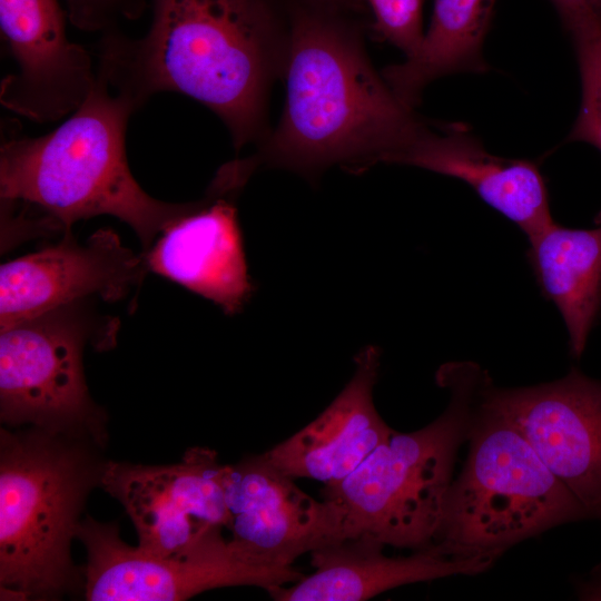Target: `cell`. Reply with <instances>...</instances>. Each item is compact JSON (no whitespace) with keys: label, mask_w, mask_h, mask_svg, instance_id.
I'll use <instances>...</instances> for the list:
<instances>
[{"label":"cell","mask_w":601,"mask_h":601,"mask_svg":"<svg viewBox=\"0 0 601 601\" xmlns=\"http://www.w3.org/2000/svg\"><path fill=\"white\" fill-rule=\"evenodd\" d=\"M337 7H341L343 9L349 10V11H357L359 10V3L357 0H321Z\"/></svg>","instance_id":"obj_25"},{"label":"cell","mask_w":601,"mask_h":601,"mask_svg":"<svg viewBox=\"0 0 601 601\" xmlns=\"http://www.w3.org/2000/svg\"><path fill=\"white\" fill-rule=\"evenodd\" d=\"M484 375L473 363L443 365L436 380L451 395L444 412L417 431H393L348 476L325 486L324 497L344 513L346 539L366 535L414 551L434 543Z\"/></svg>","instance_id":"obj_5"},{"label":"cell","mask_w":601,"mask_h":601,"mask_svg":"<svg viewBox=\"0 0 601 601\" xmlns=\"http://www.w3.org/2000/svg\"><path fill=\"white\" fill-rule=\"evenodd\" d=\"M73 24L86 30L102 28L119 0H68Z\"/></svg>","instance_id":"obj_22"},{"label":"cell","mask_w":601,"mask_h":601,"mask_svg":"<svg viewBox=\"0 0 601 601\" xmlns=\"http://www.w3.org/2000/svg\"><path fill=\"white\" fill-rule=\"evenodd\" d=\"M217 453L195 446L171 465L106 461L100 486L131 519L138 546L156 555L181 551L230 515Z\"/></svg>","instance_id":"obj_12"},{"label":"cell","mask_w":601,"mask_h":601,"mask_svg":"<svg viewBox=\"0 0 601 601\" xmlns=\"http://www.w3.org/2000/svg\"><path fill=\"white\" fill-rule=\"evenodd\" d=\"M555 7L565 29L594 13L592 0H550Z\"/></svg>","instance_id":"obj_23"},{"label":"cell","mask_w":601,"mask_h":601,"mask_svg":"<svg viewBox=\"0 0 601 601\" xmlns=\"http://www.w3.org/2000/svg\"><path fill=\"white\" fill-rule=\"evenodd\" d=\"M469 454L449 489L433 544L461 553L504 552L566 522L590 518L503 416L476 402Z\"/></svg>","instance_id":"obj_6"},{"label":"cell","mask_w":601,"mask_h":601,"mask_svg":"<svg viewBox=\"0 0 601 601\" xmlns=\"http://www.w3.org/2000/svg\"><path fill=\"white\" fill-rule=\"evenodd\" d=\"M223 483L229 542L253 564L293 566L298 556L346 539L341 506L303 492L265 453L225 465Z\"/></svg>","instance_id":"obj_11"},{"label":"cell","mask_w":601,"mask_h":601,"mask_svg":"<svg viewBox=\"0 0 601 601\" xmlns=\"http://www.w3.org/2000/svg\"><path fill=\"white\" fill-rule=\"evenodd\" d=\"M384 546L366 535L325 545L311 553L313 573L267 592L277 601H363L404 584L480 573L501 554L461 553L435 543L388 556Z\"/></svg>","instance_id":"obj_15"},{"label":"cell","mask_w":601,"mask_h":601,"mask_svg":"<svg viewBox=\"0 0 601 601\" xmlns=\"http://www.w3.org/2000/svg\"><path fill=\"white\" fill-rule=\"evenodd\" d=\"M479 402L525 437L590 518H601V381L572 368L551 383L496 388L485 374Z\"/></svg>","instance_id":"obj_9"},{"label":"cell","mask_w":601,"mask_h":601,"mask_svg":"<svg viewBox=\"0 0 601 601\" xmlns=\"http://www.w3.org/2000/svg\"><path fill=\"white\" fill-rule=\"evenodd\" d=\"M0 28L17 66L1 81V105L38 122L73 112L96 72L88 51L68 40L57 0H0Z\"/></svg>","instance_id":"obj_14"},{"label":"cell","mask_w":601,"mask_h":601,"mask_svg":"<svg viewBox=\"0 0 601 601\" xmlns=\"http://www.w3.org/2000/svg\"><path fill=\"white\" fill-rule=\"evenodd\" d=\"M138 108L96 70L83 102L55 130L39 137L2 136L0 198L39 209L65 231L79 220L114 216L137 234L142 253L197 201L173 204L149 196L130 173L125 135Z\"/></svg>","instance_id":"obj_3"},{"label":"cell","mask_w":601,"mask_h":601,"mask_svg":"<svg viewBox=\"0 0 601 601\" xmlns=\"http://www.w3.org/2000/svg\"><path fill=\"white\" fill-rule=\"evenodd\" d=\"M496 0H434L431 22L417 51L381 73L408 107L420 104L432 81L460 72L489 70L483 43Z\"/></svg>","instance_id":"obj_19"},{"label":"cell","mask_w":601,"mask_h":601,"mask_svg":"<svg viewBox=\"0 0 601 601\" xmlns=\"http://www.w3.org/2000/svg\"><path fill=\"white\" fill-rule=\"evenodd\" d=\"M346 11L321 0L292 11L286 101L252 155L257 168L287 169L313 181L333 166L361 174L394 164L424 126L375 69L363 30Z\"/></svg>","instance_id":"obj_2"},{"label":"cell","mask_w":601,"mask_h":601,"mask_svg":"<svg viewBox=\"0 0 601 601\" xmlns=\"http://www.w3.org/2000/svg\"><path fill=\"white\" fill-rule=\"evenodd\" d=\"M148 270L145 255L124 246L111 229L85 243L65 231L59 243L1 265L0 331L72 302L120 300Z\"/></svg>","instance_id":"obj_13"},{"label":"cell","mask_w":601,"mask_h":601,"mask_svg":"<svg viewBox=\"0 0 601 601\" xmlns=\"http://www.w3.org/2000/svg\"><path fill=\"white\" fill-rule=\"evenodd\" d=\"M594 9L601 14V0H592Z\"/></svg>","instance_id":"obj_26"},{"label":"cell","mask_w":601,"mask_h":601,"mask_svg":"<svg viewBox=\"0 0 601 601\" xmlns=\"http://www.w3.org/2000/svg\"><path fill=\"white\" fill-rule=\"evenodd\" d=\"M394 164L462 180L528 238L554 221L539 167L526 159L491 154L465 124L426 120Z\"/></svg>","instance_id":"obj_16"},{"label":"cell","mask_w":601,"mask_h":601,"mask_svg":"<svg viewBox=\"0 0 601 601\" xmlns=\"http://www.w3.org/2000/svg\"><path fill=\"white\" fill-rule=\"evenodd\" d=\"M578 595L582 600L601 601V564L579 585Z\"/></svg>","instance_id":"obj_24"},{"label":"cell","mask_w":601,"mask_h":601,"mask_svg":"<svg viewBox=\"0 0 601 601\" xmlns=\"http://www.w3.org/2000/svg\"><path fill=\"white\" fill-rule=\"evenodd\" d=\"M528 259L543 295L559 309L579 358L601 312V211L592 228L551 223L529 238Z\"/></svg>","instance_id":"obj_18"},{"label":"cell","mask_w":601,"mask_h":601,"mask_svg":"<svg viewBox=\"0 0 601 601\" xmlns=\"http://www.w3.org/2000/svg\"><path fill=\"white\" fill-rule=\"evenodd\" d=\"M355 371L333 402L311 423L278 443L266 457L292 479L332 486L355 471L393 430L378 414L373 390L378 377V347H363Z\"/></svg>","instance_id":"obj_17"},{"label":"cell","mask_w":601,"mask_h":601,"mask_svg":"<svg viewBox=\"0 0 601 601\" xmlns=\"http://www.w3.org/2000/svg\"><path fill=\"white\" fill-rule=\"evenodd\" d=\"M221 530H209L181 551L156 555L122 541L116 523L81 519L77 538L87 551L82 571L86 600L178 601L227 587L269 591L304 577L293 566L268 568L246 561Z\"/></svg>","instance_id":"obj_8"},{"label":"cell","mask_w":601,"mask_h":601,"mask_svg":"<svg viewBox=\"0 0 601 601\" xmlns=\"http://www.w3.org/2000/svg\"><path fill=\"white\" fill-rule=\"evenodd\" d=\"M288 39L270 0H155L148 33L106 37L97 70L137 108L162 91L205 105L239 151L270 131L269 95L285 76Z\"/></svg>","instance_id":"obj_1"},{"label":"cell","mask_w":601,"mask_h":601,"mask_svg":"<svg viewBox=\"0 0 601 601\" xmlns=\"http://www.w3.org/2000/svg\"><path fill=\"white\" fill-rule=\"evenodd\" d=\"M566 31L577 55L582 97L577 120L565 141L587 142L601 151V14L595 10Z\"/></svg>","instance_id":"obj_20"},{"label":"cell","mask_w":601,"mask_h":601,"mask_svg":"<svg viewBox=\"0 0 601 601\" xmlns=\"http://www.w3.org/2000/svg\"><path fill=\"white\" fill-rule=\"evenodd\" d=\"M89 300L72 302L0 331V418L86 436L102 446L106 416L89 395L83 349L115 344L118 323Z\"/></svg>","instance_id":"obj_7"},{"label":"cell","mask_w":601,"mask_h":601,"mask_svg":"<svg viewBox=\"0 0 601 601\" xmlns=\"http://www.w3.org/2000/svg\"><path fill=\"white\" fill-rule=\"evenodd\" d=\"M373 27L383 40L400 49L405 58L420 48L423 37V0H367Z\"/></svg>","instance_id":"obj_21"},{"label":"cell","mask_w":601,"mask_h":601,"mask_svg":"<svg viewBox=\"0 0 601 601\" xmlns=\"http://www.w3.org/2000/svg\"><path fill=\"white\" fill-rule=\"evenodd\" d=\"M95 440L29 426L0 431L1 599L51 600L83 588L70 555L106 461Z\"/></svg>","instance_id":"obj_4"},{"label":"cell","mask_w":601,"mask_h":601,"mask_svg":"<svg viewBox=\"0 0 601 601\" xmlns=\"http://www.w3.org/2000/svg\"><path fill=\"white\" fill-rule=\"evenodd\" d=\"M256 169L252 157L221 166L196 207L142 253L149 270L205 297L227 315L240 312L255 290L236 200Z\"/></svg>","instance_id":"obj_10"}]
</instances>
